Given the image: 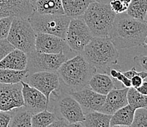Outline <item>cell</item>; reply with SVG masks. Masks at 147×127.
I'll list each match as a JSON object with an SVG mask.
<instances>
[{"label": "cell", "mask_w": 147, "mask_h": 127, "mask_svg": "<svg viewBox=\"0 0 147 127\" xmlns=\"http://www.w3.org/2000/svg\"><path fill=\"white\" fill-rule=\"evenodd\" d=\"M111 127H129V126H113Z\"/></svg>", "instance_id": "44"}, {"label": "cell", "mask_w": 147, "mask_h": 127, "mask_svg": "<svg viewBox=\"0 0 147 127\" xmlns=\"http://www.w3.org/2000/svg\"><path fill=\"white\" fill-rule=\"evenodd\" d=\"M69 93L79 103L83 110H87V113L100 112L105 99V96L94 91L88 85L79 91Z\"/></svg>", "instance_id": "14"}, {"label": "cell", "mask_w": 147, "mask_h": 127, "mask_svg": "<svg viewBox=\"0 0 147 127\" xmlns=\"http://www.w3.org/2000/svg\"><path fill=\"white\" fill-rule=\"evenodd\" d=\"M27 66V54L15 48L0 61V69L24 70Z\"/></svg>", "instance_id": "17"}, {"label": "cell", "mask_w": 147, "mask_h": 127, "mask_svg": "<svg viewBox=\"0 0 147 127\" xmlns=\"http://www.w3.org/2000/svg\"><path fill=\"white\" fill-rule=\"evenodd\" d=\"M121 1L124 4H125L126 5H127V6L129 5V4L130 3V2H131V0H121Z\"/></svg>", "instance_id": "41"}, {"label": "cell", "mask_w": 147, "mask_h": 127, "mask_svg": "<svg viewBox=\"0 0 147 127\" xmlns=\"http://www.w3.org/2000/svg\"><path fill=\"white\" fill-rule=\"evenodd\" d=\"M53 98L49 99L51 109L58 119H63L68 124L83 122L85 113L79 103L71 96L68 91L61 85L59 91L52 94Z\"/></svg>", "instance_id": "5"}, {"label": "cell", "mask_w": 147, "mask_h": 127, "mask_svg": "<svg viewBox=\"0 0 147 127\" xmlns=\"http://www.w3.org/2000/svg\"><path fill=\"white\" fill-rule=\"evenodd\" d=\"M123 74L125 75L129 79H131L135 75H140L142 78H144V80L147 78V72H145V71L138 72V71L136 70V67H133L131 69H129V70L124 72Z\"/></svg>", "instance_id": "35"}, {"label": "cell", "mask_w": 147, "mask_h": 127, "mask_svg": "<svg viewBox=\"0 0 147 127\" xmlns=\"http://www.w3.org/2000/svg\"><path fill=\"white\" fill-rule=\"evenodd\" d=\"M35 50L50 54L63 53L67 56L69 53L73 52L65 39L44 33H36Z\"/></svg>", "instance_id": "12"}, {"label": "cell", "mask_w": 147, "mask_h": 127, "mask_svg": "<svg viewBox=\"0 0 147 127\" xmlns=\"http://www.w3.org/2000/svg\"><path fill=\"white\" fill-rule=\"evenodd\" d=\"M33 8L40 14L65 15L61 0H38Z\"/></svg>", "instance_id": "21"}, {"label": "cell", "mask_w": 147, "mask_h": 127, "mask_svg": "<svg viewBox=\"0 0 147 127\" xmlns=\"http://www.w3.org/2000/svg\"><path fill=\"white\" fill-rule=\"evenodd\" d=\"M7 40L15 48L26 54L35 50L36 32L28 18L14 17Z\"/></svg>", "instance_id": "6"}, {"label": "cell", "mask_w": 147, "mask_h": 127, "mask_svg": "<svg viewBox=\"0 0 147 127\" xmlns=\"http://www.w3.org/2000/svg\"><path fill=\"white\" fill-rule=\"evenodd\" d=\"M0 112H1V110H0Z\"/></svg>", "instance_id": "46"}, {"label": "cell", "mask_w": 147, "mask_h": 127, "mask_svg": "<svg viewBox=\"0 0 147 127\" xmlns=\"http://www.w3.org/2000/svg\"><path fill=\"white\" fill-rule=\"evenodd\" d=\"M144 21H147V13H146V17H145V19H144Z\"/></svg>", "instance_id": "45"}, {"label": "cell", "mask_w": 147, "mask_h": 127, "mask_svg": "<svg viewBox=\"0 0 147 127\" xmlns=\"http://www.w3.org/2000/svg\"><path fill=\"white\" fill-rule=\"evenodd\" d=\"M68 123L63 119H57L47 127H67Z\"/></svg>", "instance_id": "37"}, {"label": "cell", "mask_w": 147, "mask_h": 127, "mask_svg": "<svg viewBox=\"0 0 147 127\" xmlns=\"http://www.w3.org/2000/svg\"><path fill=\"white\" fill-rule=\"evenodd\" d=\"M144 81V79L142 78L140 75H135L130 79L131 87H133L135 89H138V87L141 85L143 82Z\"/></svg>", "instance_id": "36"}, {"label": "cell", "mask_w": 147, "mask_h": 127, "mask_svg": "<svg viewBox=\"0 0 147 127\" xmlns=\"http://www.w3.org/2000/svg\"><path fill=\"white\" fill-rule=\"evenodd\" d=\"M57 73L61 86L69 92H73L87 86L89 80L97 70L80 53L72 58H68L60 66Z\"/></svg>", "instance_id": "2"}, {"label": "cell", "mask_w": 147, "mask_h": 127, "mask_svg": "<svg viewBox=\"0 0 147 127\" xmlns=\"http://www.w3.org/2000/svg\"><path fill=\"white\" fill-rule=\"evenodd\" d=\"M27 69L15 70L9 69H0V83L15 84L24 81L27 75Z\"/></svg>", "instance_id": "24"}, {"label": "cell", "mask_w": 147, "mask_h": 127, "mask_svg": "<svg viewBox=\"0 0 147 127\" xmlns=\"http://www.w3.org/2000/svg\"><path fill=\"white\" fill-rule=\"evenodd\" d=\"M28 1H29V2H30L31 5H32V6H34V4H35L36 2H37V1H38V0H28Z\"/></svg>", "instance_id": "42"}, {"label": "cell", "mask_w": 147, "mask_h": 127, "mask_svg": "<svg viewBox=\"0 0 147 127\" xmlns=\"http://www.w3.org/2000/svg\"><path fill=\"white\" fill-rule=\"evenodd\" d=\"M136 90L141 93V94L147 97V81H144L140 87H138Z\"/></svg>", "instance_id": "38"}, {"label": "cell", "mask_w": 147, "mask_h": 127, "mask_svg": "<svg viewBox=\"0 0 147 127\" xmlns=\"http://www.w3.org/2000/svg\"><path fill=\"white\" fill-rule=\"evenodd\" d=\"M67 127H85L82 122H76L72 123V124H68Z\"/></svg>", "instance_id": "39"}, {"label": "cell", "mask_w": 147, "mask_h": 127, "mask_svg": "<svg viewBox=\"0 0 147 127\" xmlns=\"http://www.w3.org/2000/svg\"><path fill=\"white\" fill-rule=\"evenodd\" d=\"M146 35L147 21L123 13L116 15L108 37L117 49H125L143 45Z\"/></svg>", "instance_id": "1"}, {"label": "cell", "mask_w": 147, "mask_h": 127, "mask_svg": "<svg viewBox=\"0 0 147 127\" xmlns=\"http://www.w3.org/2000/svg\"><path fill=\"white\" fill-rule=\"evenodd\" d=\"M108 75L113 79L121 83L122 85L126 88H130L131 87L130 79L127 78L121 71L117 70L116 69H111L109 73H108Z\"/></svg>", "instance_id": "30"}, {"label": "cell", "mask_w": 147, "mask_h": 127, "mask_svg": "<svg viewBox=\"0 0 147 127\" xmlns=\"http://www.w3.org/2000/svg\"><path fill=\"white\" fill-rule=\"evenodd\" d=\"M92 2H98V3H102V4H109L112 0H92Z\"/></svg>", "instance_id": "40"}, {"label": "cell", "mask_w": 147, "mask_h": 127, "mask_svg": "<svg viewBox=\"0 0 147 127\" xmlns=\"http://www.w3.org/2000/svg\"><path fill=\"white\" fill-rule=\"evenodd\" d=\"M13 112H0V127H8L10 119L12 118Z\"/></svg>", "instance_id": "33"}, {"label": "cell", "mask_w": 147, "mask_h": 127, "mask_svg": "<svg viewBox=\"0 0 147 127\" xmlns=\"http://www.w3.org/2000/svg\"><path fill=\"white\" fill-rule=\"evenodd\" d=\"M146 79H147V78H146Z\"/></svg>", "instance_id": "48"}, {"label": "cell", "mask_w": 147, "mask_h": 127, "mask_svg": "<svg viewBox=\"0 0 147 127\" xmlns=\"http://www.w3.org/2000/svg\"><path fill=\"white\" fill-rule=\"evenodd\" d=\"M81 54L96 70L106 74L117 65L119 56L118 49L109 37H93Z\"/></svg>", "instance_id": "3"}, {"label": "cell", "mask_w": 147, "mask_h": 127, "mask_svg": "<svg viewBox=\"0 0 147 127\" xmlns=\"http://www.w3.org/2000/svg\"><path fill=\"white\" fill-rule=\"evenodd\" d=\"M14 49V47L7 41V39L0 40V61Z\"/></svg>", "instance_id": "31"}, {"label": "cell", "mask_w": 147, "mask_h": 127, "mask_svg": "<svg viewBox=\"0 0 147 127\" xmlns=\"http://www.w3.org/2000/svg\"><path fill=\"white\" fill-rule=\"evenodd\" d=\"M21 83L22 84V94L24 102V108L26 110L33 115L48 109L49 101L42 92L24 81Z\"/></svg>", "instance_id": "13"}, {"label": "cell", "mask_w": 147, "mask_h": 127, "mask_svg": "<svg viewBox=\"0 0 147 127\" xmlns=\"http://www.w3.org/2000/svg\"></svg>", "instance_id": "47"}, {"label": "cell", "mask_w": 147, "mask_h": 127, "mask_svg": "<svg viewBox=\"0 0 147 127\" xmlns=\"http://www.w3.org/2000/svg\"><path fill=\"white\" fill-rule=\"evenodd\" d=\"M36 33H44L65 39L71 18L65 15L40 14L35 11L28 18Z\"/></svg>", "instance_id": "7"}, {"label": "cell", "mask_w": 147, "mask_h": 127, "mask_svg": "<svg viewBox=\"0 0 147 127\" xmlns=\"http://www.w3.org/2000/svg\"><path fill=\"white\" fill-rule=\"evenodd\" d=\"M116 15L109 4L92 2L81 18L93 37H108Z\"/></svg>", "instance_id": "4"}, {"label": "cell", "mask_w": 147, "mask_h": 127, "mask_svg": "<svg viewBox=\"0 0 147 127\" xmlns=\"http://www.w3.org/2000/svg\"><path fill=\"white\" fill-rule=\"evenodd\" d=\"M68 58L67 56L63 53L50 54L40 53L34 50L27 53L26 69L28 73L57 72L60 66Z\"/></svg>", "instance_id": "8"}, {"label": "cell", "mask_w": 147, "mask_h": 127, "mask_svg": "<svg viewBox=\"0 0 147 127\" xmlns=\"http://www.w3.org/2000/svg\"><path fill=\"white\" fill-rule=\"evenodd\" d=\"M111 115L93 111L85 113V119L82 123L85 127H111Z\"/></svg>", "instance_id": "22"}, {"label": "cell", "mask_w": 147, "mask_h": 127, "mask_svg": "<svg viewBox=\"0 0 147 127\" xmlns=\"http://www.w3.org/2000/svg\"><path fill=\"white\" fill-rule=\"evenodd\" d=\"M13 115L8 127H32V114L24 107L12 110Z\"/></svg>", "instance_id": "23"}, {"label": "cell", "mask_w": 147, "mask_h": 127, "mask_svg": "<svg viewBox=\"0 0 147 127\" xmlns=\"http://www.w3.org/2000/svg\"><path fill=\"white\" fill-rule=\"evenodd\" d=\"M24 81L42 92L49 101L51 95L57 93L61 88V83L57 72L27 73Z\"/></svg>", "instance_id": "10"}, {"label": "cell", "mask_w": 147, "mask_h": 127, "mask_svg": "<svg viewBox=\"0 0 147 127\" xmlns=\"http://www.w3.org/2000/svg\"><path fill=\"white\" fill-rule=\"evenodd\" d=\"M129 127H147V108L136 110L134 119Z\"/></svg>", "instance_id": "28"}, {"label": "cell", "mask_w": 147, "mask_h": 127, "mask_svg": "<svg viewBox=\"0 0 147 127\" xmlns=\"http://www.w3.org/2000/svg\"><path fill=\"white\" fill-rule=\"evenodd\" d=\"M64 13L70 18H81L92 0H61Z\"/></svg>", "instance_id": "19"}, {"label": "cell", "mask_w": 147, "mask_h": 127, "mask_svg": "<svg viewBox=\"0 0 147 127\" xmlns=\"http://www.w3.org/2000/svg\"><path fill=\"white\" fill-rule=\"evenodd\" d=\"M88 86L100 94L106 96L116 88L113 79L106 73H94L89 80Z\"/></svg>", "instance_id": "18"}, {"label": "cell", "mask_w": 147, "mask_h": 127, "mask_svg": "<svg viewBox=\"0 0 147 127\" xmlns=\"http://www.w3.org/2000/svg\"><path fill=\"white\" fill-rule=\"evenodd\" d=\"M134 62L138 65L143 71L147 72V55H138L133 58Z\"/></svg>", "instance_id": "34"}, {"label": "cell", "mask_w": 147, "mask_h": 127, "mask_svg": "<svg viewBox=\"0 0 147 127\" xmlns=\"http://www.w3.org/2000/svg\"><path fill=\"white\" fill-rule=\"evenodd\" d=\"M128 89L129 88L125 87L124 89H117L115 88L111 91L105 96V101L100 112L112 116L116 111L127 105V95Z\"/></svg>", "instance_id": "16"}, {"label": "cell", "mask_w": 147, "mask_h": 127, "mask_svg": "<svg viewBox=\"0 0 147 127\" xmlns=\"http://www.w3.org/2000/svg\"><path fill=\"white\" fill-rule=\"evenodd\" d=\"M92 37L89 27L82 18H71L65 40L73 53H82Z\"/></svg>", "instance_id": "9"}, {"label": "cell", "mask_w": 147, "mask_h": 127, "mask_svg": "<svg viewBox=\"0 0 147 127\" xmlns=\"http://www.w3.org/2000/svg\"><path fill=\"white\" fill-rule=\"evenodd\" d=\"M127 97L128 105L136 110L147 108V97L141 94L133 87L129 88Z\"/></svg>", "instance_id": "27"}, {"label": "cell", "mask_w": 147, "mask_h": 127, "mask_svg": "<svg viewBox=\"0 0 147 127\" xmlns=\"http://www.w3.org/2000/svg\"><path fill=\"white\" fill-rule=\"evenodd\" d=\"M57 119L55 113L46 109L32 116V127H47Z\"/></svg>", "instance_id": "25"}, {"label": "cell", "mask_w": 147, "mask_h": 127, "mask_svg": "<svg viewBox=\"0 0 147 127\" xmlns=\"http://www.w3.org/2000/svg\"><path fill=\"white\" fill-rule=\"evenodd\" d=\"M33 11V6L28 0H0V18H28Z\"/></svg>", "instance_id": "15"}, {"label": "cell", "mask_w": 147, "mask_h": 127, "mask_svg": "<svg viewBox=\"0 0 147 127\" xmlns=\"http://www.w3.org/2000/svg\"><path fill=\"white\" fill-rule=\"evenodd\" d=\"M147 13V0H131L126 13L132 18L144 21Z\"/></svg>", "instance_id": "26"}, {"label": "cell", "mask_w": 147, "mask_h": 127, "mask_svg": "<svg viewBox=\"0 0 147 127\" xmlns=\"http://www.w3.org/2000/svg\"><path fill=\"white\" fill-rule=\"evenodd\" d=\"M24 105L22 84L0 83V110L10 112Z\"/></svg>", "instance_id": "11"}, {"label": "cell", "mask_w": 147, "mask_h": 127, "mask_svg": "<svg viewBox=\"0 0 147 127\" xmlns=\"http://www.w3.org/2000/svg\"><path fill=\"white\" fill-rule=\"evenodd\" d=\"M136 109L127 105L120 108L111 116L110 124L113 126H130L133 121Z\"/></svg>", "instance_id": "20"}, {"label": "cell", "mask_w": 147, "mask_h": 127, "mask_svg": "<svg viewBox=\"0 0 147 127\" xmlns=\"http://www.w3.org/2000/svg\"><path fill=\"white\" fill-rule=\"evenodd\" d=\"M13 19V17L0 18V40L7 39Z\"/></svg>", "instance_id": "29"}, {"label": "cell", "mask_w": 147, "mask_h": 127, "mask_svg": "<svg viewBox=\"0 0 147 127\" xmlns=\"http://www.w3.org/2000/svg\"><path fill=\"white\" fill-rule=\"evenodd\" d=\"M109 5H110L111 10L116 14L126 13L128 7L127 5L123 3L121 0H112L111 2L109 3Z\"/></svg>", "instance_id": "32"}, {"label": "cell", "mask_w": 147, "mask_h": 127, "mask_svg": "<svg viewBox=\"0 0 147 127\" xmlns=\"http://www.w3.org/2000/svg\"><path fill=\"white\" fill-rule=\"evenodd\" d=\"M143 45H144V46L147 47V35H146V37L145 40H144V44H143Z\"/></svg>", "instance_id": "43"}]
</instances>
